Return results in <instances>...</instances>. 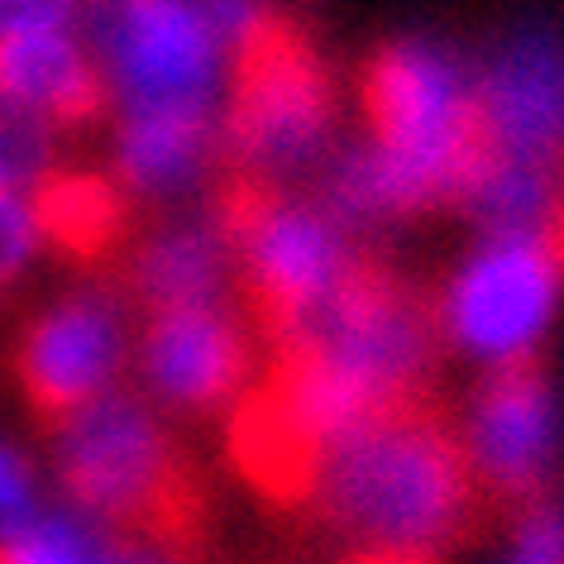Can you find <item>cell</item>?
Returning a JSON list of instances; mask_svg holds the SVG:
<instances>
[{"mask_svg":"<svg viewBox=\"0 0 564 564\" xmlns=\"http://www.w3.org/2000/svg\"><path fill=\"white\" fill-rule=\"evenodd\" d=\"M484 512L464 426L435 392H421L335 435L316 492L292 527L349 560L416 564L474 541Z\"/></svg>","mask_w":564,"mask_h":564,"instance_id":"obj_1","label":"cell"},{"mask_svg":"<svg viewBox=\"0 0 564 564\" xmlns=\"http://www.w3.org/2000/svg\"><path fill=\"white\" fill-rule=\"evenodd\" d=\"M58 478L124 555H202L210 541L206 478L177 431L139 398L110 388L58 431ZM120 555V545H116Z\"/></svg>","mask_w":564,"mask_h":564,"instance_id":"obj_2","label":"cell"},{"mask_svg":"<svg viewBox=\"0 0 564 564\" xmlns=\"http://www.w3.org/2000/svg\"><path fill=\"white\" fill-rule=\"evenodd\" d=\"M441 345V306L373 249H355L345 273L268 345V355L306 359L364 406H388L435 392Z\"/></svg>","mask_w":564,"mask_h":564,"instance_id":"obj_3","label":"cell"},{"mask_svg":"<svg viewBox=\"0 0 564 564\" xmlns=\"http://www.w3.org/2000/svg\"><path fill=\"white\" fill-rule=\"evenodd\" d=\"M206 220L239 268V297L259 345H273L359 249L335 210L306 206L282 192L278 177L239 163L216 167Z\"/></svg>","mask_w":564,"mask_h":564,"instance_id":"obj_4","label":"cell"},{"mask_svg":"<svg viewBox=\"0 0 564 564\" xmlns=\"http://www.w3.org/2000/svg\"><path fill=\"white\" fill-rule=\"evenodd\" d=\"M230 101L216 134L220 163L278 177L330 139L335 77L326 53L288 10L259 6L230 34Z\"/></svg>","mask_w":564,"mask_h":564,"instance_id":"obj_5","label":"cell"},{"mask_svg":"<svg viewBox=\"0 0 564 564\" xmlns=\"http://www.w3.org/2000/svg\"><path fill=\"white\" fill-rule=\"evenodd\" d=\"M91 39L130 106H206L216 24L187 0H87Z\"/></svg>","mask_w":564,"mask_h":564,"instance_id":"obj_6","label":"cell"},{"mask_svg":"<svg viewBox=\"0 0 564 564\" xmlns=\"http://www.w3.org/2000/svg\"><path fill=\"white\" fill-rule=\"evenodd\" d=\"M124 369V321L120 292L82 288L73 297L44 306L15 345V378L24 406L44 431H58L87 402L120 383Z\"/></svg>","mask_w":564,"mask_h":564,"instance_id":"obj_7","label":"cell"},{"mask_svg":"<svg viewBox=\"0 0 564 564\" xmlns=\"http://www.w3.org/2000/svg\"><path fill=\"white\" fill-rule=\"evenodd\" d=\"M139 369L153 398L177 416H220L249 388L253 326L220 297L139 312Z\"/></svg>","mask_w":564,"mask_h":564,"instance_id":"obj_8","label":"cell"},{"mask_svg":"<svg viewBox=\"0 0 564 564\" xmlns=\"http://www.w3.org/2000/svg\"><path fill=\"white\" fill-rule=\"evenodd\" d=\"M464 441H469L484 502L502 521H512L521 507L545 498L541 488L550 464V388L531 349L498 355V369L474 392Z\"/></svg>","mask_w":564,"mask_h":564,"instance_id":"obj_9","label":"cell"},{"mask_svg":"<svg viewBox=\"0 0 564 564\" xmlns=\"http://www.w3.org/2000/svg\"><path fill=\"white\" fill-rule=\"evenodd\" d=\"M564 288V263L535 239L492 235V245L449 282L441 302L445 340L474 355H517L545 330Z\"/></svg>","mask_w":564,"mask_h":564,"instance_id":"obj_10","label":"cell"},{"mask_svg":"<svg viewBox=\"0 0 564 564\" xmlns=\"http://www.w3.org/2000/svg\"><path fill=\"white\" fill-rule=\"evenodd\" d=\"M492 153L531 163H564V44L521 39L488 67L474 91Z\"/></svg>","mask_w":564,"mask_h":564,"instance_id":"obj_11","label":"cell"},{"mask_svg":"<svg viewBox=\"0 0 564 564\" xmlns=\"http://www.w3.org/2000/svg\"><path fill=\"white\" fill-rule=\"evenodd\" d=\"M39 239L58 249V259L110 273L134 239V192L116 173L91 167H53L30 187Z\"/></svg>","mask_w":564,"mask_h":564,"instance_id":"obj_12","label":"cell"},{"mask_svg":"<svg viewBox=\"0 0 564 564\" xmlns=\"http://www.w3.org/2000/svg\"><path fill=\"white\" fill-rule=\"evenodd\" d=\"M230 253L220 235L206 225H163V230L134 235L120 263L110 268L116 292L134 312H159L177 302H216L225 292Z\"/></svg>","mask_w":564,"mask_h":564,"instance_id":"obj_13","label":"cell"},{"mask_svg":"<svg viewBox=\"0 0 564 564\" xmlns=\"http://www.w3.org/2000/svg\"><path fill=\"white\" fill-rule=\"evenodd\" d=\"M0 82L24 96L53 130H82L110 110V87L63 30L0 34Z\"/></svg>","mask_w":564,"mask_h":564,"instance_id":"obj_14","label":"cell"},{"mask_svg":"<svg viewBox=\"0 0 564 564\" xmlns=\"http://www.w3.org/2000/svg\"><path fill=\"white\" fill-rule=\"evenodd\" d=\"M206 106H130L116 124V177L134 196H173L210 163Z\"/></svg>","mask_w":564,"mask_h":564,"instance_id":"obj_15","label":"cell"},{"mask_svg":"<svg viewBox=\"0 0 564 564\" xmlns=\"http://www.w3.org/2000/svg\"><path fill=\"white\" fill-rule=\"evenodd\" d=\"M53 167H58L53 124L0 82V187L30 192Z\"/></svg>","mask_w":564,"mask_h":564,"instance_id":"obj_16","label":"cell"},{"mask_svg":"<svg viewBox=\"0 0 564 564\" xmlns=\"http://www.w3.org/2000/svg\"><path fill=\"white\" fill-rule=\"evenodd\" d=\"M106 535H91L87 527L67 517H30L15 531L0 535V560L10 564H44V560H96V555H116L110 545H101Z\"/></svg>","mask_w":564,"mask_h":564,"instance_id":"obj_17","label":"cell"},{"mask_svg":"<svg viewBox=\"0 0 564 564\" xmlns=\"http://www.w3.org/2000/svg\"><path fill=\"white\" fill-rule=\"evenodd\" d=\"M34 245H39L34 206H24L15 187H0V292L24 273Z\"/></svg>","mask_w":564,"mask_h":564,"instance_id":"obj_18","label":"cell"},{"mask_svg":"<svg viewBox=\"0 0 564 564\" xmlns=\"http://www.w3.org/2000/svg\"><path fill=\"white\" fill-rule=\"evenodd\" d=\"M512 535L521 560H564V521L550 512L545 498L512 517Z\"/></svg>","mask_w":564,"mask_h":564,"instance_id":"obj_19","label":"cell"},{"mask_svg":"<svg viewBox=\"0 0 564 564\" xmlns=\"http://www.w3.org/2000/svg\"><path fill=\"white\" fill-rule=\"evenodd\" d=\"M77 15V0H0V34L63 30Z\"/></svg>","mask_w":564,"mask_h":564,"instance_id":"obj_20","label":"cell"},{"mask_svg":"<svg viewBox=\"0 0 564 564\" xmlns=\"http://www.w3.org/2000/svg\"><path fill=\"white\" fill-rule=\"evenodd\" d=\"M30 502H34L30 469L0 445V535L15 531L20 521H30Z\"/></svg>","mask_w":564,"mask_h":564,"instance_id":"obj_21","label":"cell"},{"mask_svg":"<svg viewBox=\"0 0 564 564\" xmlns=\"http://www.w3.org/2000/svg\"><path fill=\"white\" fill-rule=\"evenodd\" d=\"M206 6V20L216 24V30H225V34H235L239 24H245L253 10L263 6V0H202Z\"/></svg>","mask_w":564,"mask_h":564,"instance_id":"obj_22","label":"cell"}]
</instances>
